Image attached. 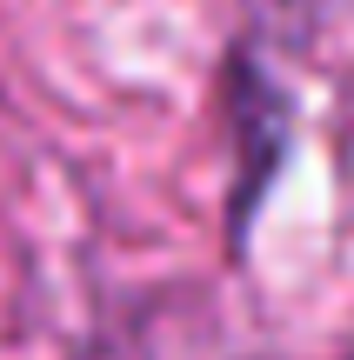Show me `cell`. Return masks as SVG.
<instances>
[{"mask_svg":"<svg viewBox=\"0 0 354 360\" xmlns=\"http://www.w3.org/2000/svg\"><path fill=\"white\" fill-rule=\"evenodd\" d=\"M241 127L254 134V167L248 180H241V193H234V227L254 214V200H261V187H267V167H274V154H281V127H288V107H281V94L261 80V67H241Z\"/></svg>","mask_w":354,"mask_h":360,"instance_id":"1","label":"cell"}]
</instances>
